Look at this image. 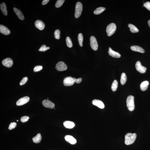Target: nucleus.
<instances>
[{
  "instance_id": "nucleus-8",
  "label": "nucleus",
  "mask_w": 150,
  "mask_h": 150,
  "mask_svg": "<svg viewBox=\"0 0 150 150\" xmlns=\"http://www.w3.org/2000/svg\"><path fill=\"white\" fill-rule=\"evenodd\" d=\"M135 67L138 71L142 73H145L147 69L146 67L142 65L141 63L139 61H137L136 63Z\"/></svg>"
},
{
  "instance_id": "nucleus-18",
  "label": "nucleus",
  "mask_w": 150,
  "mask_h": 150,
  "mask_svg": "<svg viewBox=\"0 0 150 150\" xmlns=\"http://www.w3.org/2000/svg\"><path fill=\"white\" fill-rule=\"evenodd\" d=\"M130 49L131 50L137 52L143 53L145 50L142 48L138 46L134 45L131 46Z\"/></svg>"
},
{
  "instance_id": "nucleus-9",
  "label": "nucleus",
  "mask_w": 150,
  "mask_h": 150,
  "mask_svg": "<svg viewBox=\"0 0 150 150\" xmlns=\"http://www.w3.org/2000/svg\"><path fill=\"white\" fill-rule=\"evenodd\" d=\"M30 100V98L28 97H23L17 101L16 105L18 106L22 105L28 102Z\"/></svg>"
},
{
  "instance_id": "nucleus-11",
  "label": "nucleus",
  "mask_w": 150,
  "mask_h": 150,
  "mask_svg": "<svg viewBox=\"0 0 150 150\" xmlns=\"http://www.w3.org/2000/svg\"><path fill=\"white\" fill-rule=\"evenodd\" d=\"M42 104L45 107L49 109H53L55 106L54 104L49 100H43Z\"/></svg>"
},
{
  "instance_id": "nucleus-31",
  "label": "nucleus",
  "mask_w": 150,
  "mask_h": 150,
  "mask_svg": "<svg viewBox=\"0 0 150 150\" xmlns=\"http://www.w3.org/2000/svg\"><path fill=\"white\" fill-rule=\"evenodd\" d=\"M60 32L59 30H57L54 32L55 38L57 39H59L60 38Z\"/></svg>"
},
{
  "instance_id": "nucleus-25",
  "label": "nucleus",
  "mask_w": 150,
  "mask_h": 150,
  "mask_svg": "<svg viewBox=\"0 0 150 150\" xmlns=\"http://www.w3.org/2000/svg\"><path fill=\"white\" fill-rule=\"evenodd\" d=\"M105 10V8L103 7H100L98 8L94 12V13L95 15H99L101 14Z\"/></svg>"
},
{
  "instance_id": "nucleus-14",
  "label": "nucleus",
  "mask_w": 150,
  "mask_h": 150,
  "mask_svg": "<svg viewBox=\"0 0 150 150\" xmlns=\"http://www.w3.org/2000/svg\"><path fill=\"white\" fill-rule=\"evenodd\" d=\"M65 139L66 141L69 142L71 144H75L77 143V141L76 139L74 138L72 136L66 135L65 137Z\"/></svg>"
},
{
  "instance_id": "nucleus-10",
  "label": "nucleus",
  "mask_w": 150,
  "mask_h": 150,
  "mask_svg": "<svg viewBox=\"0 0 150 150\" xmlns=\"http://www.w3.org/2000/svg\"><path fill=\"white\" fill-rule=\"evenodd\" d=\"M2 63L3 65L6 67L10 68L13 66V61L11 58H8L3 60Z\"/></svg>"
},
{
  "instance_id": "nucleus-40",
  "label": "nucleus",
  "mask_w": 150,
  "mask_h": 150,
  "mask_svg": "<svg viewBox=\"0 0 150 150\" xmlns=\"http://www.w3.org/2000/svg\"><path fill=\"white\" fill-rule=\"evenodd\" d=\"M18 120H17V121L18 122Z\"/></svg>"
},
{
  "instance_id": "nucleus-22",
  "label": "nucleus",
  "mask_w": 150,
  "mask_h": 150,
  "mask_svg": "<svg viewBox=\"0 0 150 150\" xmlns=\"http://www.w3.org/2000/svg\"><path fill=\"white\" fill-rule=\"evenodd\" d=\"M128 27L130 28V30L132 33H136L139 32V30L133 24H129Z\"/></svg>"
},
{
  "instance_id": "nucleus-1",
  "label": "nucleus",
  "mask_w": 150,
  "mask_h": 150,
  "mask_svg": "<svg viewBox=\"0 0 150 150\" xmlns=\"http://www.w3.org/2000/svg\"><path fill=\"white\" fill-rule=\"evenodd\" d=\"M137 137L135 133H128L125 136V144L126 145L132 144L134 143Z\"/></svg>"
},
{
  "instance_id": "nucleus-37",
  "label": "nucleus",
  "mask_w": 150,
  "mask_h": 150,
  "mask_svg": "<svg viewBox=\"0 0 150 150\" xmlns=\"http://www.w3.org/2000/svg\"><path fill=\"white\" fill-rule=\"evenodd\" d=\"M82 79L81 78H79L75 79V82L77 83H79L81 82L82 81Z\"/></svg>"
},
{
  "instance_id": "nucleus-30",
  "label": "nucleus",
  "mask_w": 150,
  "mask_h": 150,
  "mask_svg": "<svg viewBox=\"0 0 150 150\" xmlns=\"http://www.w3.org/2000/svg\"><path fill=\"white\" fill-rule=\"evenodd\" d=\"M50 49L49 47H46L45 45H43L39 49V51L40 52H45V51L48 50Z\"/></svg>"
},
{
  "instance_id": "nucleus-21",
  "label": "nucleus",
  "mask_w": 150,
  "mask_h": 150,
  "mask_svg": "<svg viewBox=\"0 0 150 150\" xmlns=\"http://www.w3.org/2000/svg\"><path fill=\"white\" fill-rule=\"evenodd\" d=\"M0 7L1 12L7 16L8 14V12L7 9V7L5 3H3L0 4Z\"/></svg>"
},
{
  "instance_id": "nucleus-34",
  "label": "nucleus",
  "mask_w": 150,
  "mask_h": 150,
  "mask_svg": "<svg viewBox=\"0 0 150 150\" xmlns=\"http://www.w3.org/2000/svg\"><path fill=\"white\" fill-rule=\"evenodd\" d=\"M28 80V78L27 77H24L23 78L22 80H21L20 82V85H22L25 84V83L27 82Z\"/></svg>"
},
{
  "instance_id": "nucleus-17",
  "label": "nucleus",
  "mask_w": 150,
  "mask_h": 150,
  "mask_svg": "<svg viewBox=\"0 0 150 150\" xmlns=\"http://www.w3.org/2000/svg\"><path fill=\"white\" fill-rule=\"evenodd\" d=\"M13 10L17 16L20 20H24V15L22 12L20 11L15 7L14 8Z\"/></svg>"
},
{
  "instance_id": "nucleus-23",
  "label": "nucleus",
  "mask_w": 150,
  "mask_h": 150,
  "mask_svg": "<svg viewBox=\"0 0 150 150\" xmlns=\"http://www.w3.org/2000/svg\"><path fill=\"white\" fill-rule=\"evenodd\" d=\"M41 134L39 133L37 134L36 136L34 137L32 139V140L34 143H38L41 142Z\"/></svg>"
},
{
  "instance_id": "nucleus-36",
  "label": "nucleus",
  "mask_w": 150,
  "mask_h": 150,
  "mask_svg": "<svg viewBox=\"0 0 150 150\" xmlns=\"http://www.w3.org/2000/svg\"><path fill=\"white\" fill-rule=\"evenodd\" d=\"M143 6L144 7L147 9V10L150 11V2H146L143 4Z\"/></svg>"
},
{
  "instance_id": "nucleus-26",
  "label": "nucleus",
  "mask_w": 150,
  "mask_h": 150,
  "mask_svg": "<svg viewBox=\"0 0 150 150\" xmlns=\"http://www.w3.org/2000/svg\"><path fill=\"white\" fill-rule=\"evenodd\" d=\"M118 86V82L117 80H114L111 86V89L113 91L115 92L117 90Z\"/></svg>"
},
{
  "instance_id": "nucleus-28",
  "label": "nucleus",
  "mask_w": 150,
  "mask_h": 150,
  "mask_svg": "<svg viewBox=\"0 0 150 150\" xmlns=\"http://www.w3.org/2000/svg\"><path fill=\"white\" fill-rule=\"evenodd\" d=\"M78 40L80 46L82 47L83 46V36L82 34L81 33L79 34L78 36Z\"/></svg>"
},
{
  "instance_id": "nucleus-5",
  "label": "nucleus",
  "mask_w": 150,
  "mask_h": 150,
  "mask_svg": "<svg viewBox=\"0 0 150 150\" xmlns=\"http://www.w3.org/2000/svg\"><path fill=\"white\" fill-rule=\"evenodd\" d=\"M75 78L71 77H66L63 80V84L65 86L73 85L75 83Z\"/></svg>"
},
{
  "instance_id": "nucleus-4",
  "label": "nucleus",
  "mask_w": 150,
  "mask_h": 150,
  "mask_svg": "<svg viewBox=\"0 0 150 150\" xmlns=\"http://www.w3.org/2000/svg\"><path fill=\"white\" fill-rule=\"evenodd\" d=\"M83 9V6L81 3L80 2L77 3L75 6V16L76 18L79 17L82 13Z\"/></svg>"
},
{
  "instance_id": "nucleus-12",
  "label": "nucleus",
  "mask_w": 150,
  "mask_h": 150,
  "mask_svg": "<svg viewBox=\"0 0 150 150\" xmlns=\"http://www.w3.org/2000/svg\"><path fill=\"white\" fill-rule=\"evenodd\" d=\"M35 24L36 27L40 30H44L45 27V25L44 23L40 20H37L35 21Z\"/></svg>"
},
{
  "instance_id": "nucleus-3",
  "label": "nucleus",
  "mask_w": 150,
  "mask_h": 150,
  "mask_svg": "<svg viewBox=\"0 0 150 150\" xmlns=\"http://www.w3.org/2000/svg\"><path fill=\"white\" fill-rule=\"evenodd\" d=\"M117 27L115 24L111 23L107 27L106 32L108 36H111L115 33Z\"/></svg>"
},
{
  "instance_id": "nucleus-2",
  "label": "nucleus",
  "mask_w": 150,
  "mask_h": 150,
  "mask_svg": "<svg viewBox=\"0 0 150 150\" xmlns=\"http://www.w3.org/2000/svg\"><path fill=\"white\" fill-rule=\"evenodd\" d=\"M134 99V97L131 95L128 96L126 99V105L130 111H133L135 108Z\"/></svg>"
},
{
  "instance_id": "nucleus-39",
  "label": "nucleus",
  "mask_w": 150,
  "mask_h": 150,
  "mask_svg": "<svg viewBox=\"0 0 150 150\" xmlns=\"http://www.w3.org/2000/svg\"><path fill=\"white\" fill-rule=\"evenodd\" d=\"M148 25H149L150 27V20L148 21Z\"/></svg>"
},
{
  "instance_id": "nucleus-7",
  "label": "nucleus",
  "mask_w": 150,
  "mask_h": 150,
  "mask_svg": "<svg viewBox=\"0 0 150 150\" xmlns=\"http://www.w3.org/2000/svg\"><path fill=\"white\" fill-rule=\"evenodd\" d=\"M55 69L58 71H63L66 70L67 69V67L64 62L60 61L56 64Z\"/></svg>"
},
{
  "instance_id": "nucleus-32",
  "label": "nucleus",
  "mask_w": 150,
  "mask_h": 150,
  "mask_svg": "<svg viewBox=\"0 0 150 150\" xmlns=\"http://www.w3.org/2000/svg\"><path fill=\"white\" fill-rule=\"evenodd\" d=\"M43 69V67L41 66H35L34 69V72H39L42 70Z\"/></svg>"
},
{
  "instance_id": "nucleus-35",
  "label": "nucleus",
  "mask_w": 150,
  "mask_h": 150,
  "mask_svg": "<svg viewBox=\"0 0 150 150\" xmlns=\"http://www.w3.org/2000/svg\"><path fill=\"white\" fill-rule=\"evenodd\" d=\"M29 117L27 116H24L21 118V121L22 122H25L28 120Z\"/></svg>"
},
{
  "instance_id": "nucleus-13",
  "label": "nucleus",
  "mask_w": 150,
  "mask_h": 150,
  "mask_svg": "<svg viewBox=\"0 0 150 150\" xmlns=\"http://www.w3.org/2000/svg\"><path fill=\"white\" fill-rule=\"evenodd\" d=\"M0 32L5 35H9L10 33V30L7 27L2 24L0 25Z\"/></svg>"
},
{
  "instance_id": "nucleus-16",
  "label": "nucleus",
  "mask_w": 150,
  "mask_h": 150,
  "mask_svg": "<svg viewBox=\"0 0 150 150\" xmlns=\"http://www.w3.org/2000/svg\"><path fill=\"white\" fill-rule=\"evenodd\" d=\"M108 53L109 55L115 58H119L120 57L121 55L118 53L112 50L111 48H109V51L108 52Z\"/></svg>"
},
{
  "instance_id": "nucleus-27",
  "label": "nucleus",
  "mask_w": 150,
  "mask_h": 150,
  "mask_svg": "<svg viewBox=\"0 0 150 150\" xmlns=\"http://www.w3.org/2000/svg\"><path fill=\"white\" fill-rule=\"evenodd\" d=\"M66 41L68 47L69 48H72L73 46V44L70 38L69 37H67L66 38Z\"/></svg>"
},
{
  "instance_id": "nucleus-29",
  "label": "nucleus",
  "mask_w": 150,
  "mask_h": 150,
  "mask_svg": "<svg viewBox=\"0 0 150 150\" xmlns=\"http://www.w3.org/2000/svg\"><path fill=\"white\" fill-rule=\"evenodd\" d=\"M64 0H58L57 1L55 4V7L58 8L63 5V3L65 2Z\"/></svg>"
},
{
  "instance_id": "nucleus-33",
  "label": "nucleus",
  "mask_w": 150,
  "mask_h": 150,
  "mask_svg": "<svg viewBox=\"0 0 150 150\" xmlns=\"http://www.w3.org/2000/svg\"><path fill=\"white\" fill-rule=\"evenodd\" d=\"M17 124L16 123L12 122L10 124L9 126V129L10 130H12L14 129L16 126Z\"/></svg>"
},
{
  "instance_id": "nucleus-24",
  "label": "nucleus",
  "mask_w": 150,
  "mask_h": 150,
  "mask_svg": "<svg viewBox=\"0 0 150 150\" xmlns=\"http://www.w3.org/2000/svg\"><path fill=\"white\" fill-rule=\"evenodd\" d=\"M127 81V77L126 73H123L122 74L121 77L120 82L122 85H124Z\"/></svg>"
},
{
  "instance_id": "nucleus-19",
  "label": "nucleus",
  "mask_w": 150,
  "mask_h": 150,
  "mask_svg": "<svg viewBox=\"0 0 150 150\" xmlns=\"http://www.w3.org/2000/svg\"><path fill=\"white\" fill-rule=\"evenodd\" d=\"M63 124L65 127L69 129L73 128L75 126V124L73 122L70 121H65Z\"/></svg>"
},
{
  "instance_id": "nucleus-38",
  "label": "nucleus",
  "mask_w": 150,
  "mask_h": 150,
  "mask_svg": "<svg viewBox=\"0 0 150 150\" xmlns=\"http://www.w3.org/2000/svg\"><path fill=\"white\" fill-rule=\"evenodd\" d=\"M49 0H43L42 1V4L43 5H46V4H47V3L49 2Z\"/></svg>"
},
{
  "instance_id": "nucleus-20",
  "label": "nucleus",
  "mask_w": 150,
  "mask_h": 150,
  "mask_svg": "<svg viewBox=\"0 0 150 150\" xmlns=\"http://www.w3.org/2000/svg\"><path fill=\"white\" fill-rule=\"evenodd\" d=\"M149 82L148 81H145L142 82L140 85V88L142 91H145L147 89Z\"/></svg>"
},
{
  "instance_id": "nucleus-15",
  "label": "nucleus",
  "mask_w": 150,
  "mask_h": 150,
  "mask_svg": "<svg viewBox=\"0 0 150 150\" xmlns=\"http://www.w3.org/2000/svg\"><path fill=\"white\" fill-rule=\"evenodd\" d=\"M93 105L98 107L101 109H103L105 107L104 103L100 100H94L92 101Z\"/></svg>"
},
{
  "instance_id": "nucleus-6",
  "label": "nucleus",
  "mask_w": 150,
  "mask_h": 150,
  "mask_svg": "<svg viewBox=\"0 0 150 150\" xmlns=\"http://www.w3.org/2000/svg\"><path fill=\"white\" fill-rule=\"evenodd\" d=\"M90 45L91 48L95 51H96L98 49V45L96 39L95 37L92 36L90 38Z\"/></svg>"
}]
</instances>
